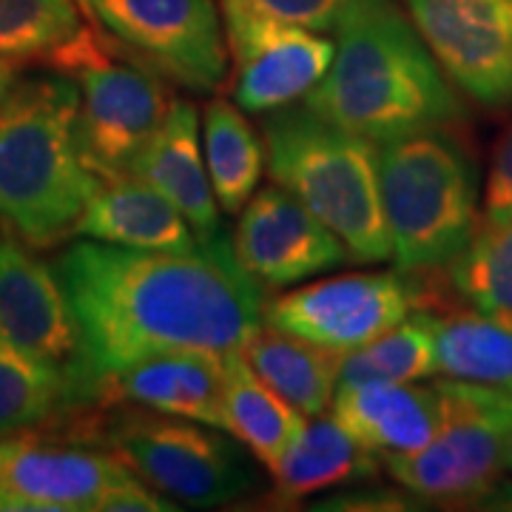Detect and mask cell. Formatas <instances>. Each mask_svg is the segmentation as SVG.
Returning <instances> with one entry per match:
<instances>
[{
    "label": "cell",
    "mask_w": 512,
    "mask_h": 512,
    "mask_svg": "<svg viewBox=\"0 0 512 512\" xmlns=\"http://www.w3.org/2000/svg\"><path fill=\"white\" fill-rule=\"evenodd\" d=\"M100 384L174 350L231 353L262 328L256 279L225 234L194 251H137L80 237L55 265Z\"/></svg>",
    "instance_id": "6da1fadb"
},
{
    "label": "cell",
    "mask_w": 512,
    "mask_h": 512,
    "mask_svg": "<svg viewBox=\"0 0 512 512\" xmlns=\"http://www.w3.org/2000/svg\"><path fill=\"white\" fill-rule=\"evenodd\" d=\"M336 35L330 69L302 100L308 109L376 146L461 117L453 83L396 0H359Z\"/></svg>",
    "instance_id": "7a4b0ae2"
},
{
    "label": "cell",
    "mask_w": 512,
    "mask_h": 512,
    "mask_svg": "<svg viewBox=\"0 0 512 512\" xmlns=\"http://www.w3.org/2000/svg\"><path fill=\"white\" fill-rule=\"evenodd\" d=\"M77 111L63 72L20 77L0 100V220L35 248L74 234L100 185L77 151Z\"/></svg>",
    "instance_id": "3957f363"
},
{
    "label": "cell",
    "mask_w": 512,
    "mask_h": 512,
    "mask_svg": "<svg viewBox=\"0 0 512 512\" xmlns=\"http://www.w3.org/2000/svg\"><path fill=\"white\" fill-rule=\"evenodd\" d=\"M268 171L305 202L359 262L393 256L379 191V146L302 106L268 111Z\"/></svg>",
    "instance_id": "277c9868"
},
{
    "label": "cell",
    "mask_w": 512,
    "mask_h": 512,
    "mask_svg": "<svg viewBox=\"0 0 512 512\" xmlns=\"http://www.w3.org/2000/svg\"><path fill=\"white\" fill-rule=\"evenodd\" d=\"M379 191L402 274L450 265L476 234V168L441 128L379 146Z\"/></svg>",
    "instance_id": "5b68a950"
},
{
    "label": "cell",
    "mask_w": 512,
    "mask_h": 512,
    "mask_svg": "<svg viewBox=\"0 0 512 512\" xmlns=\"http://www.w3.org/2000/svg\"><path fill=\"white\" fill-rule=\"evenodd\" d=\"M46 63L80 89L77 151L83 165L100 183L128 177L177 100L171 83L86 26Z\"/></svg>",
    "instance_id": "8992f818"
},
{
    "label": "cell",
    "mask_w": 512,
    "mask_h": 512,
    "mask_svg": "<svg viewBox=\"0 0 512 512\" xmlns=\"http://www.w3.org/2000/svg\"><path fill=\"white\" fill-rule=\"evenodd\" d=\"M439 427L427 447L387 458L384 467L424 501H484L504 467V430L510 396L481 384L441 379Z\"/></svg>",
    "instance_id": "52a82bcc"
},
{
    "label": "cell",
    "mask_w": 512,
    "mask_h": 512,
    "mask_svg": "<svg viewBox=\"0 0 512 512\" xmlns=\"http://www.w3.org/2000/svg\"><path fill=\"white\" fill-rule=\"evenodd\" d=\"M222 430L200 421L134 413L109 430L114 453L165 498L185 507H222L256 487L254 467Z\"/></svg>",
    "instance_id": "ba28073f"
},
{
    "label": "cell",
    "mask_w": 512,
    "mask_h": 512,
    "mask_svg": "<svg viewBox=\"0 0 512 512\" xmlns=\"http://www.w3.org/2000/svg\"><path fill=\"white\" fill-rule=\"evenodd\" d=\"M103 35L188 92H220L228 37L214 0H77Z\"/></svg>",
    "instance_id": "9c48e42d"
},
{
    "label": "cell",
    "mask_w": 512,
    "mask_h": 512,
    "mask_svg": "<svg viewBox=\"0 0 512 512\" xmlns=\"http://www.w3.org/2000/svg\"><path fill=\"white\" fill-rule=\"evenodd\" d=\"M222 18L234 57V100L248 114L305 100L336 55V43L322 32L274 18L251 0H222Z\"/></svg>",
    "instance_id": "30bf717a"
},
{
    "label": "cell",
    "mask_w": 512,
    "mask_h": 512,
    "mask_svg": "<svg viewBox=\"0 0 512 512\" xmlns=\"http://www.w3.org/2000/svg\"><path fill=\"white\" fill-rule=\"evenodd\" d=\"M421 40L458 92L512 106V0H404Z\"/></svg>",
    "instance_id": "8fae6325"
},
{
    "label": "cell",
    "mask_w": 512,
    "mask_h": 512,
    "mask_svg": "<svg viewBox=\"0 0 512 512\" xmlns=\"http://www.w3.org/2000/svg\"><path fill=\"white\" fill-rule=\"evenodd\" d=\"M416 308V293L399 274H350L285 293L265 308L276 330L333 353H350L396 328Z\"/></svg>",
    "instance_id": "7c38bea8"
},
{
    "label": "cell",
    "mask_w": 512,
    "mask_h": 512,
    "mask_svg": "<svg viewBox=\"0 0 512 512\" xmlns=\"http://www.w3.org/2000/svg\"><path fill=\"white\" fill-rule=\"evenodd\" d=\"M0 333L15 348L63 370L89 399L100 396L60 276L6 234H0Z\"/></svg>",
    "instance_id": "4fadbf2b"
},
{
    "label": "cell",
    "mask_w": 512,
    "mask_h": 512,
    "mask_svg": "<svg viewBox=\"0 0 512 512\" xmlns=\"http://www.w3.org/2000/svg\"><path fill=\"white\" fill-rule=\"evenodd\" d=\"M234 251L254 279L279 288L325 274L348 259L345 242L279 183L256 191L239 211Z\"/></svg>",
    "instance_id": "5bb4252c"
},
{
    "label": "cell",
    "mask_w": 512,
    "mask_h": 512,
    "mask_svg": "<svg viewBox=\"0 0 512 512\" xmlns=\"http://www.w3.org/2000/svg\"><path fill=\"white\" fill-rule=\"evenodd\" d=\"M128 470L117 453L9 436L0 439V510H94L100 495Z\"/></svg>",
    "instance_id": "9a60e30c"
},
{
    "label": "cell",
    "mask_w": 512,
    "mask_h": 512,
    "mask_svg": "<svg viewBox=\"0 0 512 512\" xmlns=\"http://www.w3.org/2000/svg\"><path fill=\"white\" fill-rule=\"evenodd\" d=\"M103 396L225 433V353H157L114 373L103 384Z\"/></svg>",
    "instance_id": "2e32d148"
},
{
    "label": "cell",
    "mask_w": 512,
    "mask_h": 512,
    "mask_svg": "<svg viewBox=\"0 0 512 512\" xmlns=\"http://www.w3.org/2000/svg\"><path fill=\"white\" fill-rule=\"evenodd\" d=\"M439 387L416 382H365L336 387L330 416L370 453L387 461L427 447L439 427Z\"/></svg>",
    "instance_id": "e0dca14e"
},
{
    "label": "cell",
    "mask_w": 512,
    "mask_h": 512,
    "mask_svg": "<svg viewBox=\"0 0 512 512\" xmlns=\"http://www.w3.org/2000/svg\"><path fill=\"white\" fill-rule=\"evenodd\" d=\"M200 140L197 106L191 100H174L165 123L151 137L131 174L157 188L188 220L200 242H211L222 234L220 202L202 160Z\"/></svg>",
    "instance_id": "ac0fdd59"
},
{
    "label": "cell",
    "mask_w": 512,
    "mask_h": 512,
    "mask_svg": "<svg viewBox=\"0 0 512 512\" xmlns=\"http://www.w3.org/2000/svg\"><path fill=\"white\" fill-rule=\"evenodd\" d=\"M74 234L137 251L183 254L200 245L183 214L137 174L97 185Z\"/></svg>",
    "instance_id": "d6986e66"
},
{
    "label": "cell",
    "mask_w": 512,
    "mask_h": 512,
    "mask_svg": "<svg viewBox=\"0 0 512 512\" xmlns=\"http://www.w3.org/2000/svg\"><path fill=\"white\" fill-rule=\"evenodd\" d=\"M376 473L379 456L370 453L333 416H316V421H308L299 439L271 467L276 498L282 501H299L305 495L328 490L333 484L370 478Z\"/></svg>",
    "instance_id": "ffe728a7"
},
{
    "label": "cell",
    "mask_w": 512,
    "mask_h": 512,
    "mask_svg": "<svg viewBox=\"0 0 512 512\" xmlns=\"http://www.w3.org/2000/svg\"><path fill=\"white\" fill-rule=\"evenodd\" d=\"M242 356L262 382L305 416H322L330 410L342 353L268 325L242 345Z\"/></svg>",
    "instance_id": "44dd1931"
},
{
    "label": "cell",
    "mask_w": 512,
    "mask_h": 512,
    "mask_svg": "<svg viewBox=\"0 0 512 512\" xmlns=\"http://www.w3.org/2000/svg\"><path fill=\"white\" fill-rule=\"evenodd\" d=\"M433 333L436 373L512 396V316L481 308L433 316Z\"/></svg>",
    "instance_id": "7402d4cb"
},
{
    "label": "cell",
    "mask_w": 512,
    "mask_h": 512,
    "mask_svg": "<svg viewBox=\"0 0 512 512\" xmlns=\"http://www.w3.org/2000/svg\"><path fill=\"white\" fill-rule=\"evenodd\" d=\"M305 413L256 376L242 348L225 353V433L242 441L268 470L305 430Z\"/></svg>",
    "instance_id": "603a6c76"
},
{
    "label": "cell",
    "mask_w": 512,
    "mask_h": 512,
    "mask_svg": "<svg viewBox=\"0 0 512 512\" xmlns=\"http://www.w3.org/2000/svg\"><path fill=\"white\" fill-rule=\"evenodd\" d=\"M86 402L92 399L63 370L15 348L0 333V436L32 430Z\"/></svg>",
    "instance_id": "cb8c5ba5"
},
{
    "label": "cell",
    "mask_w": 512,
    "mask_h": 512,
    "mask_svg": "<svg viewBox=\"0 0 512 512\" xmlns=\"http://www.w3.org/2000/svg\"><path fill=\"white\" fill-rule=\"evenodd\" d=\"M202 126L205 165L214 185V197L220 202V211L239 214L262 180L265 151L242 109L228 100H211L202 114Z\"/></svg>",
    "instance_id": "d4e9b609"
},
{
    "label": "cell",
    "mask_w": 512,
    "mask_h": 512,
    "mask_svg": "<svg viewBox=\"0 0 512 512\" xmlns=\"http://www.w3.org/2000/svg\"><path fill=\"white\" fill-rule=\"evenodd\" d=\"M436 373V333L430 313H410L373 342L342 353L336 387L365 382H421Z\"/></svg>",
    "instance_id": "484cf974"
},
{
    "label": "cell",
    "mask_w": 512,
    "mask_h": 512,
    "mask_svg": "<svg viewBox=\"0 0 512 512\" xmlns=\"http://www.w3.org/2000/svg\"><path fill=\"white\" fill-rule=\"evenodd\" d=\"M450 265L458 293L473 308L512 316V217L478 222Z\"/></svg>",
    "instance_id": "4316f807"
},
{
    "label": "cell",
    "mask_w": 512,
    "mask_h": 512,
    "mask_svg": "<svg viewBox=\"0 0 512 512\" xmlns=\"http://www.w3.org/2000/svg\"><path fill=\"white\" fill-rule=\"evenodd\" d=\"M80 29L77 0H0V60H49Z\"/></svg>",
    "instance_id": "83f0119b"
},
{
    "label": "cell",
    "mask_w": 512,
    "mask_h": 512,
    "mask_svg": "<svg viewBox=\"0 0 512 512\" xmlns=\"http://www.w3.org/2000/svg\"><path fill=\"white\" fill-rule=\"evenodd\" d=\"M256 9L313 32H339L359 0H251Z\"/></svg>",
    "instance_id": "f1b7e54d"
},
{
    "label": "cell",
    "mask_w": 512,
    "mask_h": 512,
    "mask_svg": "<svg viewBox=\"0 0 512 512\" xmlns=\"http://www.w3.org/2000/svg\"><path fill=\"white\" fill-rule=\"evenodd\" d=\"M180 504H168L160 490H151L134 470H128L120 481H114L106 493L100 495L94 512H165L177 510Z\"/></svg>",
    "instance_id": "f546056e"
},
{
    "label": "cell",
    "mask_w": 512,
    "mask_h": 512,
    "mask_svg": "<svg viewBox=\"0 0 512 512\" xmlns=\"http://www.w3.org/2000/svg\"><path fill=\"white\" fill-rule=\"evenodd\" d=\"M512 217V126L495 148L493 165L484 185V220Z\"/></svg>",
    "instance_id": "4dcf8cb0"
},
{
    "label": "cell",
    "mask_w": 512,
    "mask_h": 512,
    "mask_svg": "<svg viewBox=\"0 0 512 512\" xmlns=\"http://www.w3.org/2000/svg\"><path fill=\"white\" fill-rule=\"evenodd\" d=\"M20 80V63L18 60H0V100L15 89Z\"/></svg>",
    "instance_id": "1f68e13d"
},
{
    "label": "cell",
    "mask_w": 512,
    "mask_h": 512,
    "mask_svg": "<svg viewBox=\"0 0 512 512\" xmlns=\"http://www.w3.org/2000/svg\"><path fill=\"white\" fill-rule=\"evenodd\" d=\"M504 467L507 473H512V396L507 407V430H504Z\"/></svg>",
    "instance_id": "d6a6232c"
}]
</instances>
